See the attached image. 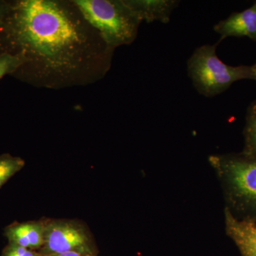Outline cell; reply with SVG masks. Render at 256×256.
Listing matches in <instances>:
<instances>
[{
  "instance_id": "obj_1",
  "label": "cell",
  "mask_w": 256,
  "mask_h": 256,
  "mask_svg": "<svg viewBox=\"0 0 256 256\" xmlns=\"http://www.w3.org/2000/svg\"><path fill=\"white\" fill-rule=\"evenodd\" d=\"M114 53L74 1H9L0 54L23 58L14 78L50 89L88 85L105 76Z\"/></svg>"
},
{
  "instance_id": "obj_2",
  "label": "cell",
  "mask_w": 256,
  "mask_h": 256,
  "mask_svg": "<svg viewBox=\"0 0 256 256\" xmlns=\"http://www.w3.org/2000/svg\"><path fill=\"white\" fill-rule=\"evenodd\" d=\"M223 186L228 208L236 218L256 223V158L244 153L215 154L208 158Z\"/></svg>"
},
{
  "instance_id": "obj_3",
  "label": "cell",
  "mask_w": 256,
  "mask_h": 256,
  "mask_svg": "<svg viewBox=\"0 0 256 256\" xmlns=\"http://www.w3.org/2000/svg\"><path fill=\"white\" fill-rule=\"evenodd\" d=\"M88 22L112 50L132 44L142 22L124 0H75Z\"/></svg>"
},
{
  "instance_id": "obj_4",
  "label": "cell",
  "mask_w": 256,
  "mask_h": 256,
  "mask_svg": "<svg viewBox=\"0 0 256 256\" xmlns=\"http://www.w3.org/2000/svg\"><path fill=\"white\" fill-rule=\"evenodd\" d=\"M217 44L198 47L188 60V72L198 94L214 97L229 88L234 82L244 79L254 80L252 66L228 65L218 58Z\"/></svg>"
},
{
  "instance_id": "obj_5",
  "label": "cell",
  "mask_w": 256,
  "mask_h": 256,
  "mask_svg": "<svg viewBox=\"0 0 256 256\" xmlns=\"http://www.w3.org/2000/svg\"><path fill=\"white\" fill-rule=\"evenodd\" d=\"M43 255L76 252L95 256L94 242L86 227L76 220H45Z\"/></svg>"
},
{
  "instance_id": "obj_6",
  "label": "cell",
  "mask_w": 256,
  "mask_h": 256,
  "mask_svg": "<svg viewBox=\"0 0 256 256\" xmlns=\"http://www.w3.org/2000/svg\"><path fill=\"white\" fill-rule=\"evenodd\" d=\"M214 30L220 35L218 42L228 37H248L256 42V2L250 8L220 20Z\"/></svg>"
},
{
  "instance_id": "obj_7",
  "label": "cell",
  "mask_w": 256,
  "mask_h": 256,
  "mask_svg": "<svg viewBox=\"0 0 256 256\" xmlns=\"http://www.w3.org/2000/svg\"><path fill=\"white\" fill-rule=\"evenodd\" d=\"M226 230L238 247L242 256H256V223L236 218L228 208L225 210Z\"/></svg>"
},
{
  "instance_id": "obj_8",
  "label": "cell",
  "mask_w": 256,
  "mask_h": 256,
  "mask_svg": "<svg viewBox=\"0 0 256 256\" xmlns=\"http://www.w3.org/2000/svg\"><path fill=\"white\" fill-rule=\"evenodd\" d=\"M45 220L10 224L4 228L9 244L30 249H42L44 244Z\"/></svg>"
},
{
  "instance_id": "obj_9",
  "label": "cell",
  "mask_w": 256,
  "mask_h": 256,
  "mask_svg": "<svg viewBox=\"0 0 256 256\" xmlns=\"http://www.w3.org/2000/svg\"><path fill=\"white\" fill-rule=\"evenodd\" d=\"M141 22H169L173 11L180 4L176 0H124Z\"/></svg>"
},
{
  "instance_id": "obj_10",
  "label": "cell",
  "mask_w": 256,
  "mask_h": 256,
  "mask_svg": "<svg viewBox=\"0 0 256 256\" xmlns=\"http://www.w3.org/2000/svg\"><path fill=\"white\" fill-rule=\"evenodd\" d=\"M244 136L245 143L242 153L256 158V99L248 108Z\"/></svg>"
},
{
  "instance_id": "obj_11",
  "label": "cell",
  "mask_w": 256,
  "mask_h": 256,
  "mask_svg": "<svg viewBox=\"0 0 256 256\" xmlns=\"http://www.w3.org/2000/svg\"><path fill=\"white\" fill-rule=\"evenodd\" d=\"M25 165L24 160L8 153L0 156V188Z\"/></svg>"
},
{
  "instance_id": "obj_12",
  "label": "cell",
  "mask_w": 256,
  "mask_h": 256,
  "mask_svg": "<svg viewBox=\"0 0 256 256\" xmlns=\"http://www.w3.org/2000/svg\"><path fill=\"white\" fill-rule=\"evenodd\" d=\"M23 64L24 60L21 57L2 54H0V79L6 75L12 76Z\"/></svg>"
},
{
  "instance_id": "obj_13",
  "label": "cell",
  "mask_w": 256,
  "mask_h": 256,
  "mask_svg": "<svg viewBox=\"0 0 256 256\" xmlns=\"http://www.w3.org/2000/svg\"><path fill=\"white\" fill-rule=\"evenodd\" d=\"M2 256H45L34 250H30L25 248L18 246L13 244H8L3 250Z\"/></svg>"
},
{
  "instance_id": "obj_14",
  "label": "cell",
  "mask_w": 256,
  "mask_h": 256,
  "mask_svg": "<svg viewBox=\"0 0 256 256\" xmlns=\"http://www.w3.org/2000/svg\"><path fill=\"white\" fill-rule=\"evenodd\" d=\"M8 5H9V1H0V28H1L5 16H6Z\"/></svg>"
},
{
  "instance_id": "obj_15",
  "label": "cell",
  "mask_w": 256,
  "mask_h": 256,
  "mask_svg": "<svg viewBox=\"0 0 256 256\" xmlns=\"http://www.w3.org/2000/svg\"><path fill=\"white\" fill-rule=\"evenodd\" d=\"M45 256V255H44ZM45 256H94L86 255V254H80L76 252H64V254H52V255H47Z\"/></svg>"
},
{
  "instance_id": "obj_16",
  "label": "cell",
  "mask_w": 256,
  "mask_h": 256,
  "mask_svg": "<svg viewBox=\"0 0 256 256\" xmlns=\"http://www.w3.org/2000/svg\"><path fill=\"white\" fill-rule=\"evenodd\" d=\"M252 68H254V80L256 82V62L255 64H254V65L252 66Z\"/></svg>"
}]
</instances>
